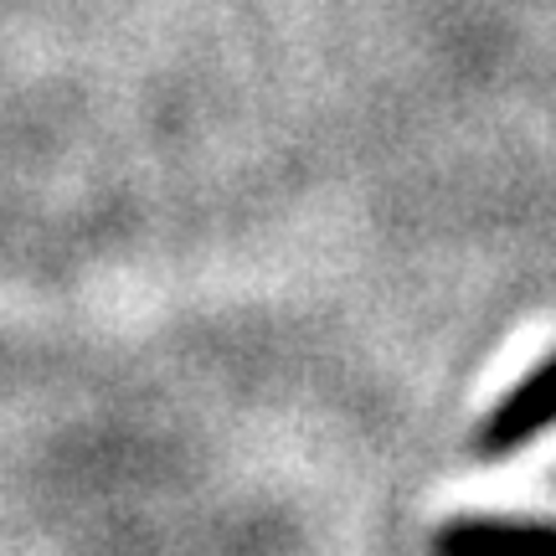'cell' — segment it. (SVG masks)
Segmentation results:
<instances>
[{"label": "cell", "instance_id": "1", "mask_svg": "<svg viewBox=\"0 0 556 556\" xmlns=\"http://www.w3.org/2000/svg\"><path fill=\"white\" fill-rule=\"evenodd\" d=\"M552 428H556V356H546L536 371H526V377L490 407V417L479 422L475 458H484V464L516 458L526 443H536V438L552 433Z\"/></svg>", "mask_w": 556, "mask_h": 556}, {"label": "cell", "instance_id": "2", "mask_svg": "<svg viewBox=\"0 0 556 556\" xmlns=\"http://www.w3.org/2000/svg\"><path fill=\"white\" fill-rule=\"evenodd\" d=\"M433 556H556V520L458 516L438 526Z\"/></svg>", "mask_w": 556, "mask_h": 556}]
</instances>
